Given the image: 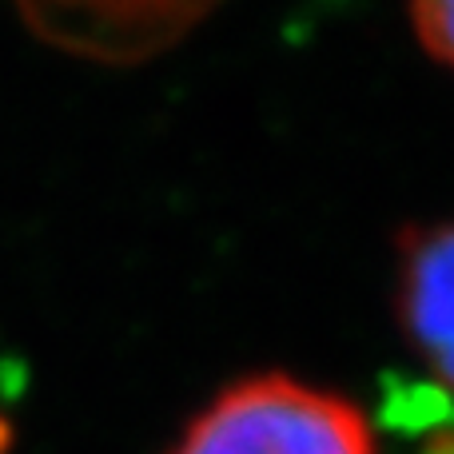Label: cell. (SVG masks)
Masks as SVG:
<instances>
[{
  "mask_svg": "<svg viewBox=\"0 0 454 454\" xmlns=\"http://www.w3.org/2000/svg\"><path fill=\"white\" fill-rule=\"evenodd\" d=\"M172 454H375V434L355 403L259 375L227 387Z\"/></svg>",
  "mask_w": 454,
  "mask_h": 454,
  "instance_id": "obj_1",
  "label": "cell"
},
{
  "mask_svg": "<svg viewBox=\"0 0 454 454\" xmlns=\"http://www.w3.org/2000/svg\"><path fill=\"white\" fill-rule=\"evenodd\" d=\"M399 319L427 367L454 387V223L407 231L399 251Z\"/></svg>",
  "mask_w": 454,
  "mask_h": 454,
  "instance_id": "obj_2",
  "label": "cell"
},
{
  "mask_svg": "<svg viewBox=\"0 0 454 454\" xmlns=\"http://www.w3.org/2000/svg\"><path fill=\"white\" fill-rule=\"evenodd\" d=\"M207 0H32L36 16L52 20L60 40L80 48H148L152 40L172 36L176 24L192 20Z\"/></svg>",
  "mask_w": 454,
  "mask_h": 454,
  "instance_id": "obj_3",
  "label": "cell"
},
{
  "mask_svg": "<svg viewBox=\"0 0 454 454\" xmlns=\"http://www.w3.org/2000/svg\"><path fill=\"white\" fill-rule=\"evenodd\" d=\"M411 16L431 56L454 68V0H411Z\"/></svg>",
  "mask_w": 454,
  "mask_h": 454,
  "instance_id": "obj_4",
  "label": "cell"
},
{
  "mask_svg": "<svg viewBox=\"0 0 454 454\" xmlns=\"http://www.w3.org/2000/svg\"><path fill=\"white\" fill-rule=\"evenodd\" d=\"M0 442H4V427H0Z\"/></svg>",
  "mask_w": 454,
  "mask_h": 454,
  "instance_id": "obj_5",
  "label": "cell"
}]
</instances>
